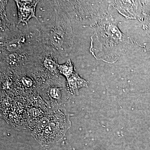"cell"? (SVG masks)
Listing matches in <instances>:
<instances>
[{
  "mask_svg": "<svg viewBox=\"0 0 150 150\" xmlns=\"http://www.w3.org/2000/svg\"><path fill=\"white\" fill-rule=\"evenodd\" d=\"M71 126L69 113L62 108L52 115L46 128L34 138L42 146L53 144L63 138Z\"/></svg>",
  "mask_w": 150,
  "mask_h": 150,
  "instance_id": "1",
  "label": "cell"
},
{
  "mask_svg": "<svg viewBox=\"0 0 150 150\" xmlns=\"http://www.w3.org/2000/svg\"><path fill=\"white\" fill-rule=\"evenodd\" d=\"M18 9V23H24L28 25V21L32 18L37 19L35 16V8L38 1H16Z\"/></svg>",
  "mask_w": 150,
  "mask_h": 150,
  "instance_id": "2",
  "label": "cell"
},
{
  "mask_svg": "<svg viewBox=\"0 0 150 150\" xmlns=\"http://www.w3.org/2000/svg\"><path fill=\"white\" fill-rule=\"evenodd\" d=\"M68 90L71 93L77 94L79 89L83 87H87V83L81 78L77 73L75 72L67 79Z\"/></svg>",
  "mask_w": 150,
  "mask_h": 150,
  "instance_id": "3",
  "label": "cell"
},
{
  "mask_svg": "<svg viewBox=\"0 0 150 150\" xmlns=\"http://www.w3.org/2000/svg\"><path fill=\"white\" fill-rule=\"evenodd\" d=\"M58 70L61 74L65 76L67 79L76 72L74 65L70 59L65 64L58 65Z\"/></svg>",
  "mask_w": 150,
  "mask_h": 150,
  "instance_id": "4",
  "label": "cell"
},
{
  "mask_svg": "<svg viewBox=\"0 0 150 150\" xmlns=\"http://www.w3.org/2000/svg\"><path fill=\"white\" fill-rule=\"evenodd\" d=\"M52 115H46L40 119L32 131V136L35 138L46 128L51 121Z\"/></svg>",
  "mask_w": 150,
  "mask_h": 150,
  "instance_id": "5",
  "label": "cell"
},
{
  "mask_svg": "<svg viewBox=\"0 0 150 150\" xmlns=\"http://www.w3.org/2000/svg\"><path fill=\"white\" fill-rule=\"evenodd\" d=\"M44 64L46 69L49 71H53L58 70V63L53 58H47L44 60Z\"/></svg>",
  "mask_w": 150,
  "mask_h": 150,
  "instance_id": "6",
  "label": "cell"
},
{
  "mask_svg": "<svg viewBox=\"0 0 150 150\" xmlns=\"http://www.w3.org/2000/svg\"><path fill=\"white\" fill-rule=\"evenodd\" d=\"M51 95L54 96V97H58L59 96V91L56 88H53L51 90Z\"/></svg>",
  "mask_w": 150,
  "mask_h": 150,
  "instance_id": "7",
  "label": "cell"
}]
</instances>
